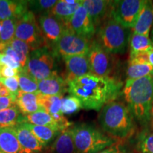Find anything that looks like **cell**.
<instances>
[{
    "instance_id": "6da1fadb",
    "label": "cell",
    "mask_w": 153,
    "mask_h": 153,
    "mask_svg": "<svg viewBox=\"0 0 153 153\" xmlns=\"http://www.w3.org/2000/svg\"><path fill=\"white\" fill-rule=\"evenodd\" d=\"M68 86V92L79 99L82 109L99 111L117 98L121 84L111 76L88 74L69 82Z\"/></svg>"
},
{
    "instance_id": "7a4b0ae2",
    "label": "cell",
    "mask_w": 153,
    "mask_h": 153,
    "mask_svg": "<svg viewBox=\"0 0 153 153\" xmlns=\"http://www.w3.org/2000/svg\"><path fill=\"white\" fill-rule=\"evenodd\" d=\"M103 132L116 140L129 139L136 132V123L127 105L113 101L103 107L99 114Z\"/></svg>"
},
{
    "instance_id": "3957f363",
    "label": "cell",
    "mask_w": 153,
    "mask_h": 153,
    "mask_svg": "<svg viewBox=\"0 0 153 153\" xmlns=\"http://www.w3.org/2000/svg\"><path fill=\"white\" fill-rule=\"evenodd\" d=\"M123 94L135 121L143 128L148 127L153 104V74L137 79H127Z\"/></svg>"
},
{
    "instance_id": "277c9868",
    "label": "cell",
    "mask_w": 153,
    "mask_h": 153,
    "mask_svg": "<svg viewBox=\"0 0 153 153\" xmlns=\"http://www.w3.org/2000/svg\"><path fill=\"white\" fill-rule=\"evenodd\" d=\"M77 153H97L118 140L89 123H78L72 127Z\"/></svg>"
},
{
    "instance_id": "5b68a950",
    "label": "cell",
    "mask_w": 153,
    "mask_h": 153,
    "mask_svg": "<svg viewBox=\"0 0 153 153\" xmlns=\"http://www.w3.org/2000/svg\"><path fill=\"white\" fill-rule=\"evenodd\" d=\"M129 29L111 16L97 28V42L108 54L126 52L129 41Z\"/></svg>"
},
{
    "instance_id": "8992f818",
    "label": "cell",
    "mask_w": 153,
    "mask_h": 153,
    "mask_svg": "<svg viewBox=\"0 0 153 153\" xmlns=\"http://www.w3.org/2000/svg\"><path fill=\"white\" fill-rule=\"evenodd\" d=\"M55 56L50 48L43 46L32 51L23 70L36 82L47 79L57 72Z\"/></svg>"
},
{
    "instance_id": "52a82bcc",
    "label": "cell",
    "mask_w": 153,
    "mask_h": 153,
    "mask_svg": "<svg viewBox=\"0 0 153 153\" xmlns=\"http://www.w3.org/2000/svg\"><path fill=\"white\" fill-rule=\"evenodd\" d=\"M15 38L27 43L32 51L46 46L35 14L30 10L16 19Z\"/></svg>"
},
{
    "instance_id": "ba28073f",
    "label": "cell",
    "mask_w": 153,
    "mask_h": 153,
    "mask_svg": "<svg viewBox=\"0 0 153 153\" xmlns=\"http://www.w3.org/2000/svg\"><path fill=\"white\" fill-rule=\"evenodd\" d=\"M91 41L77 36L66 28L52 51L55 56L62 58L75 55H87Z\"/></svg>"
},
{
    "instance_id": "9c48e42d",
    "label": "cell",
    "mask_w": 153,
    "mask_h": 153,
    "mask_svg": "<svg viewBox=\"0 0 153 153\" xmlns=\"http://www.w3.org/2000/svg\"><path fill=\"white\" fill-rule=\"evenodd\" d=\"M145 1L144 0L112 1L110 16L125 28L131 29Z\"/></svg>"
},
{
    "instance_id": "30bf717a",
    "label": "cell",
    "mask_w": 153,
    "mask_h": 153,
    "mask_svg": "<svg viewBox=\"0 0 153 153\" xmlns=\"http://www.w3.org/2000/svg\"><path fill=\"white\" fill-rule=\"evenodd\" d=\"M87 58L91 74L101 77L109 76L111 67L109 55L97 40L91 41Z\"/></svg>"
},
{
    "instance_id": "8fae6325",
    "label": "cell",
    "mask_w": 153,
    "mask_h": 153,
    "mask_svg": "<svg viewBox=\"0 0 153 153\" xmlns=\"http://www.w3.org/2000/svg\"><path fill=\"white\" fill-rule=\"evenodd\" d=\"M66 27L77 36L85 38L89 41H92L97 32L93 21L82 4L70 19Z\"/></svg>"
},
{
    "instance_id": "7c38bea8",
    "label": "cell",
    "mask_w": 153,
    "mask_h": 153,
    "mask_svg": "<svg viewBox=\"0 0 153 153\" xmlns=\"http://www.w3.org/2000/svg\"><path fill=\"white\" fill-rule=\"evenodd\" d=\"M39 23L45 45L52 50L65 30V24L48 12L44 13L40 17Z\"/></svg>"
},
{
    "instance_id": "4fadbf2b",
    "label": "cell",
    "mask_w": 153,
    "mask_h": 153,
    "mask_svg": "<svg viewBox=\"0 0 153 153\" xmlns=\"http://www.w3.org/2000/svg\"><path fill=\"white\" fill-rule=\"evenodd\" d=\"M62 59L65 65L63 79L67 84L86 74H91L87 55H75Z\"/></svg>"
},
{
    "instance_id": "5bb4252c",
    "label": "cell",
    "mask_w": 153,
    "mask_h": 153,
    "mask_svg": "<svg viewBox=\"0 0 153 153\" xmlns=\"http://www.w3.org/2000/svg\"><path fill=\"white\" fill-rule=\"evenodd\" d=\"M82 4L93 21L96 29L110 17L112 1L82 0Z\"/></svg>"
},
{
    "instance_id": "9a60e30c",
    "label": "cell",
    "mask_w": 153,
    "mask_h": 153,
    "mask_svg": "<svg viewBox=\"0 0 153 153\" xmlns=\"http://www.w3.org/2000/svg\"><path fill=\"white\" fill-rule=\"evenodd\" d=\"M23 153H41L45 146L36 138L25 123L17 124L13 127Z\"/></svg>"
},
{
    "instance_id": "2e32d148",
    "label": "cell",
    "mask_w": 153,
    "mask_h": 153,
    "mask_svg": "<svg viewBox=\"0 0 153 153\" xmlns=\"http://www.w3.org/2000/svg\"><path fill=\"white\" fill-rule=\"evenodd\" d=\"M38 91L47 96H61L68 91V86L63 77L55 72L50 77L38 82Z\"/></svg>"
},
{
    "instance_id": "e0dca14e",
    "label": "cell",
    "mask_w": 153,
    "mask_h": 153,
    "mask_svg": "<svg viewBox=\"0 0 153 153\" xmlns=\"http://www.w3.org/2000/svg\"><path fill=\"white\" fill-rule=\"evenodd\" d=\"M28 11V1L0 0V22L18 19Z\"/></svg>"
},
{
    "instance_id": "ac0fdd59",
    "label": "cell",
    "mask_w": 153,
    "mask_h": 153,
    "mask_svg": "<svg viewBox=\"0 0 153 153\" xmlns=\"http://www.w3.org/2000/svg\"><path fill=\"white\" fill-rule=\"evenodd\" d=\"M127 79H137L153 74V67L148 62L146 53L130 58L127 70Z\"/></svg>"
},
{
    "instance_id": "d6986e66",
    "label": "cell",
    "mask_w": 153,
    "mask_h": 153,
    "mask_svg": "<svg viewBox=\"0 0 153 153\" xmlns=\"http://www.w3.org/2000/svg\"><path fill=\"white\" fill-rule=\"evenodd\" d=\"M153 25V4L150 1H146L141 9L131 28L132 33L149 36L150 32Z\"/></svg>"
},
{
    "instance_id": "ffe728a7",
    "label": "cell",
    "mask_w": 153,
    "mask_h": 153,
    "mask_svg": "<svg viewBox=\"0 0 153 153\" xmlns=\"http://www.w3.org/2000/svg\"><path fill=\"white\" fill-rule=\"evenodd\" d=\"M82 0H60L48 11L49 14L59 19L65 24L82 4Z\"/></svg>"
},
{
    "instance_id": "44dd1931",
    "label": "cell",
    "mask_w": 153,
    "mask_h": 153,
    "mask_svg": "<svg viewBox=\"0 0 153 153\" xmlns=\"http://www.w3.org/2000/svg\"><path fill=\"white\" fill-rule=\"evenodd\" d=\"M38 94L19 91L16 95V104L23 116L33 114L43 109L38 102Z\"/></svg>"
},
{
    "instance_id": "7402d4cb",
    "label": "cell",
    "mask_w": 153,
    "mask_h": 153,
    "mask_svg": "<svg viewBox=\"0 0 153 153\" xmlns=\"http://www.w3.org/2000/svg\"><path fill=\"white\" fill-rule=\"evenodd\" d=\"M0 151L4 153H23L13 128L0 127Z\"/></svg>"
},
{
    "instance_id": "603a6c76",
    "label": "cell",
    "mask_w": 153,
    "mask_h": 153,
    "mask_svg": "<svg viewBox=\"0 0 153 153\" xmlns=\"http://www.w3.org/2000/svg\"><path fill=\"white\" fill-rule=\"evenodd\" d=\"M130 58L145 54L153 49V44L149 36L133 33L129 38Z\"/></svg>"
},
{
    "instance_id": "cb8c5ba5",
    "label": "cell",
    "mask_w": 153,
    "mask_h": 153,
    "mask_svg": "<svg viewBox=\"0 0 153 153\" xmlns=\"http://www.w3.org/2000/svg\"><path fill=\"white\" fill-rule=\"evenodd\" d=\"M52 150L53 153H77L74 143L72 127L60 132L55 140Z\"/></svg>"
},
{
    "instance_id": "d4e9b609",
    "label": "cell",
    "mask_w": 153,
    "mask_h": 153,
    "mask_svg": "<svg viewBox=\"0 0 153 153\" xmlns=\"http://www.w3.org/2000/svg\"><path fill=\"white\" fill-rule=\"evenodd\" d=\"M29 123L35 126H48V127L58 129L61 131L60 127L57 125L56 121L53 119L51 115L43 109L38 111L33 114L25 115V116L22 115L19 120V123Z\"/></svg>"
},
{
    "instance_id": "484cf974",
    "label": "cell",
    "mask_w": 153,
    "mask_h": 153,
    "mask_svg": "<svg viewBox=\"0 0 153 153\" xmlns=\"http://www.w3.org/2000/svg\"><path fill=\"white\" fill-rule=\"evenodd\" d=\"M25 123L26 127L31 131V133L35 135L36 138L45 147H46L52 141L56 139L60 132H62L58 129L48 127V126H35L26 123Z\"/></svg>"
},
{
    "instance_id": "4316f807",
    "label": "cell",
    "mask_w": 153,
    "mask_h": 153,
    "mask_svg": "<svg viewBox=\"0 0 153 153\" xmlns=\"http://www.w3.org/2000/svg\"><path fill=\"white\" fill-rule=\"evenodd\" d=\"M15 19H7L0 22V53L15 38Z\"/></svg>"
},
{
    "instance_id": "83f0119b",
    "label": "cell",
    "mask_w": 153,
    "mask_h": 153,
    "mask_svg": "<svg viewBox=\"0 0 153 153\" xmlns=\"http://www.w3.org/2000/svg\"><path fill=\"white\" fill-rule=\"evenodd\" d=\"M63 97L61 96H47L38 94V102L40 106L50 115L63 114L61 112V102Z\"/></svg>"
},
{
    "instance_id": "f1b7e54d",
    "label": "cell",
    "mask_w": 153,
    "mask_h": 153,
    "mask_svg": "<svg viewBox=\"0 0 153 153\" xmlns=\"http://www.w3.org/2000/svg\"><path fill=\"white\" fill-rule=\"evenodd\" d=\"M135 148L137 153H153V131L150 127L143 128L137 134Z\"/></svg>"
},
{
    "instance_id": "f546056e",
    "label": "cell",
    "mask_w": 153,
    "mask_h": 153,
    "mask_svg": "<svg viewBox=\"0 0 153 153\" xmlns=\"http://www.w3.org/2000/svg\"><path fill=\"white\" fill-rule=\"evenodd\" d=\"M20 111L17 106L0 111V127L13 128L19 123L21 116Z\"/></svg>"
},
{
    "instance_id": "4dcf8cb0",
    "label": "cell",
    "mask_w": 153,
    "mask_h": 153,
    "mask_svg": "<svg viewBox=\"0 0 153 153\" xmlns=\"http://www.w3.org/2000/svg\"><path fill=\"white\" fill-rule=\"evenodd\" d=\"M19 80V90L26 93H40L38 91V82L31 76L26 74L22 68L19 70L17 74Z\"/></svg>"
},
{
    "instance_id": "1f68e13d",
    "label": "cell",
    "mask_w": 153,
    "mask_h": 153,
    "mask_svg": "<svg viewBox=\"0 0 153 153\" xmlns=\"http://www.w3.org/2000/svg\"><path fill=\"white\" fill-rule=\"evenodd\" d=\"M9 45L18 54L19 60H20L21 68H24L26 65L28 55L32 51L31 48L26 43L21 41V40L17 39V38H14Z\"/></svg>"
},
{
    "instance_id": "d6a6232c",
    "label": "cell",
    "mask_w": 153,
    "mask_h": 153,
    "mask_svg": "<svg viewBox=\"0 0 153 153\" xmlns=\"http://www.w3.org/2000/svg\"><path fill=\"white\" fill-rule=\"evenodd\" d=\"M80 109H82L81 102L74 96L70 95L62 99L61 112L64 115L74 114L79 111Z\"/></svg>"
},
{
    "instance_id": "836d02e7",
    "label": "cell",
    "mask_w": 153,
    "mask_h": 153,
    "mask_svg": "<svg viewBox=\"0 0 153 153\" xmlns=\"http://www.w3.org/2000/svg\"><path fill=\"white\" fill-rule=\"evenodd\" d=\"M57 2V0H36L28 1V7L32 12H48Z\"/></svg>"
},
{
    "instance_id": "e575fe53",
    "label": "cell",
    "mask_w": 153,
    "mask_h": 153,
    "mask_svg": "<svg viewBox=\"0 0 153 153\" xmlns=\"http://www.w3.org/2000/svg\"><path fill=\"white\" fill-rule=\"evenodd\" d=\"M0 82L7 88L11 95L16 96L19 91V80L17 76H12L9 78H2L1 77Z\"/></svg>"
},
{
    "instance_id": "d590c367",
    "label": "cell",
    "mask_w": 153,
    "mask_h": 153,
    "mask_svg": "<svg viewBox=\"0 0 153 153\" xmlns=\"http://www.w3.org/2000/svg\"><path fill=\"white\" fill-rule=\"evenodd\" d=\"M0 66H7L13 69H21V65L18 61L10 55L0 53Z\"/></svg>"
},
{
    "instance_id": "8d00e7d4",
    "label": "cell",
    "mask_w": 153,
    "mask_h": 153,
    "mask_svg": "<svg viewBox=\"0 0 153 153\" xmlns=\"http://www.w3.org/2000/svg\"><path fill=\"white\" fill-rule=\"evenodd\" d=\"M97 153H128L126 149L123 141L118 140L114 144L110 145L108 148L99 151Z\"/></svg>"
},
{
    "instance_id": "74e56055",
    "label": "cell",
    "mask_w": 153,
    "mask_h": 153,
    "mask_svg": "<svg viewBox=\"0 0 153 153\" xmlns=\"http://www.w3.org/2000/svg\"><path fill=\"white\" fill-rule=\"evenodd\" d=\"M15 106H16V96L11 95L9 97H0V111L7 109Z\"/></svg>"
},
{
    "instance_id": "f35d334b",
    "label": "cell",
    "mask_w": 153,
    "mask_h": 153,
    "mask_svg": "<svg viewBox=\"0 0 153 153\" xmlns=\"http://www.w3.org/2000/svg\"><path fill=\"white\" fill-rule=\"evenodd\" d=\"M19 70L13 69L7 66H0V74H1V77L9 78L17 76V74H18L19 72Z\"/></svg>"
},
{
    "instance_id": "ab89813d",
    "label": "cell",
    "mask_w": 153,
    "mask_h": 153,
    "mask_svg": "<svg viewBox=\"0 0 153 153\" xmlns=\"http://www.w3.org/2000/svg\"><path fill=\"white\" fill-rule=\"evenodd\" d=\"M11 95V93L9 92V91L7 89V88L1 82V87H0V97H9V96Z\"/></svg>"
},
{
    "instance_id": "60d3db41",
    "label": "cell",
    "mask_w": 153,
    "mask_h": 153,
    "mask_svg": "<svg viewBox=\"0 0 153 153\" xmlns=\"http://www.w3.org/2000/svg\"><path fill=\"white\" fill-rule=\"evenodd\" d=\"M146 55L148 62L153 67V49L151 50L150 51H149L148 53H147Z\"/></svg>"
},
{
    "instance_id": "b9f144b4",
    "label": "cell",
    "mask_w": 153,
    "mask_h": 153,
    "mask_svg": "<svg viewBox=\"0 0 153 153\" xmlns=\"http://www.w3.org/2000/svg\"><path fill=\"white\" fill-rule=\"evenodd\" d=\"M149 126H150V128L153 131V104L150 113V123H149Z\"/></svg>"
},
{
    "instance_id": "7bdbcfd3",
    "label": "cell",
    "mask_w": 153,
    "mask_h": 153,
    "mask_svg": "<svg viewBox=\"0 0 153 153\" xmlns=\"http://www.w3.org/2000/svg\"><path fill=\"white\" fill-rule=\"evenodd\" d=\"M151 36H152V39H151V41H152V44H153V28H152V33H151Z\"/></svg>"
},
{
    "instance_id": "ee69618b",
    "label": "cell",
    "mask_w": 153,
    "mask_h": 153,
    "mask_svg": "<svg viewBox=\"0 0 153 153\" xmlns=\"http://www.w3.org/2000/svg\"><path fill=\"white\" fill-rule=\"evenodd\" d=\"M0 153H4V152H1V151H0Z\"/></svg>"
},
{
    "instance_id": "f6af8a7d",
    "label": "cell",
    "mask_w": 153,
    "mask_h": 153,
    "mask_svg": "<svg viewBox=\"0 0 153 153\" xmlns=\"http://www.w3.org/2000/svg\"><path fill=\"white\" fill-rule=\"evenodd\" d=\"M0 79H1V74H0Z\"/></svg>"
}]
</instances>
